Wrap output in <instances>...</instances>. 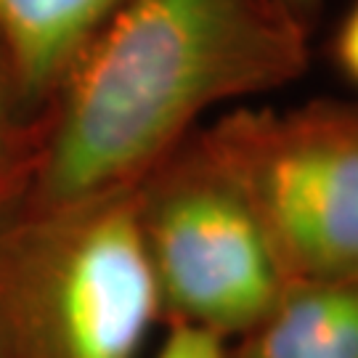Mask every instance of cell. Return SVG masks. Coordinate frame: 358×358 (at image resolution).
I'll return each mask as SVG.
<instances>
[{
	"mask_svg": "<svg viewBox=\"0 0 358 358\" xmlns=\"http://www.w3.org/2000/svg\"><path fill=\"white\" fill-rule=\"evenodd\" d=\"M0 122H3V115H0Z\"/></svg>",
	"mask_w": 358,
	"mask_h": 358,
	"instance_id": "30bf717a",
	"label": "cell"
},
{
	"mask_svg": "<svg viewBox=\"0 0 358 358\" xmlns=\"http://www.w3.org/2000/svg\"><path fill=\"white\" fill-rule=\"evenodd\" d=\"M157 358H226V353L220 345V334L192 321H183L167 334Z\"/></svg>",
	"mask_w": 358,
	"mask_h": 358,
	"instance_id": "52a82bcc",
	"label": "cell"
},
{
	"mask_svg": "<svg viewBox=\"0 0 358 358\" xmlns=\"http://www.w3.org/2000/svg\"><path fill=\"white\" fill-rule=\"evenodd\" d=\"M334 59L348 80L358 85V0L345 16V22L337 29L334 38Z\"/></svg>",
	"mask_w": 358,
	"mask_h": 358,
	"instance_id": "ba28073f",
	"label": "cell"
},
{
	"mask_svg": "<svg viewBox=\"0 0 358 358\" xmlns=\"http://www.w3.org/2000/svg\"><path fill=\"white\" fill-rule=\"evenodd\" d=\"M242 358H358V282L289 284Z\"/></svg>",
	"mask_w": 358,
	"mask_h": 358,
	"instance_id": "5b68a950",
	"label": "cell"
},
{
	"mask_svg": "<svg viewBox=\"0 0 358 358\" xmlns=\"http://www.w3.org/2000/svg\"><path fill=\"white\" fill-rule=\"evenodd\" d=\"M146 231L159 294L213 332L252 329L289 287L255 210L234 180H194L159 202Z\"/></svg>",
	"mask_w": 358,
	"mask_h": 358,
	"instance_id": "3957f363",
	"label": "cell"
},
{
	"mask_svg": "<svg viewBox=\"0 0 358 358\" xmlns=\"http://www.w3.org/2000/svg\"><path fill=\"white\" fill-rule=\"evenodd\" d=\"M125 0H0V32L29 88L48 85Z\"/></svg>",
	"mask_w": 358,
	"mask_h": 358,
	"instance_id": "8992f818",
	"label": "cell"
},
{
	"mask_svg": "<svg viewBox=\"0 0 358 358\" xmlns=\"http://www.w3.org/2000/svg\"><path fill=\"white\" fill-rule=\"evenodd\" d=\"M306 24L284 0H125L80 53L48 189L75 202L154 162L226 96L306 69Z\"/></svg>",
	"mask_w": 358,
	"mask_h": 358,
	"instance_id": "6da1fadb",
	"label": "cell"
},
{
	"mask_svg": "<svg viewBox=\"0 0 358 358\" xmlns=\"http://www.w3.org/2000/svg\"><path fill=\"white\" fill-rule=\"evenodd\" d=\"M141 220L125 207L93 217L53 276L51 313L62 358H136L159 306Z\"/></svg>",
	"mask_w": 358,
	"mask_h": 358,
	"instance_id": "277c9868",
	"label": "cell"
},
{
	"mask_svg": "<svg viewBox=\"0 0 358 358\" xmlns=\"http://www.w3.org/2000/svg\"><path fill=\"white\" fill-rule=\"evenodd\" d=\"M289 284L358 282V109L308 106L234 136L226 170Z\"/></svg>",
	"mask_w": 358,
	"mask_h": 358,
	"instance_id": "7a4b0ae2",
	"label": "cell"
},
{
	"mask_svg": "<svg viewBox=\"0 0 358 358\" xmlns=\"http://www.w3.org/2000/svg\"><path fill=\"white\" fill-rule=\"evenodd\" d=\"M284 3H287V6H289V8H292V11L306 22V16L316 8V3H319V0H284Z\"/></svg>",
	"mask_w": 358,
	"mask_h": 358,
	"instance_id": "9c48e42d",
	"label": "cell"
}]
</instances>
